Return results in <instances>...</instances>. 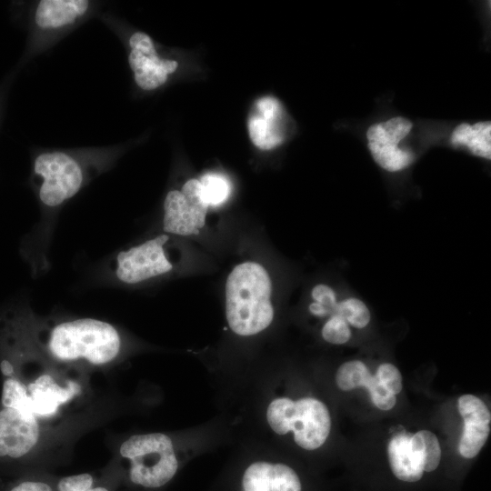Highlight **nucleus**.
<instances>
[{
    "label": "nucleus",
    "mask_w": 491,
    "mask_h": 491,
    "mask_svg": "<svg viewBox=\"0 0 491 491\" xmlns=\"http://www.w3.org/2000/svg\"><path fill=\"white\" fill-rule=\"evenodd\" d=\"M310 296L312 302L308 306V311L319 318H327L339 300L335 288L324 283L316 285L311 289Z\"/></svg>",
    "instance_id": "obj_23"
},
{
    "label": "nucleus",
    "mask_w": 491,
    "mask_h": 491,
    "mask_svg": "<svg viewBox=\"0 0 491 491\" xmlns=\"http://www.w3.org/2000/svg\"><path fill=\"white\" fill-rule=\"evenodd\" d=\"M0 341L26 371L25 377L14 374L5 376L1 396L3 407L30 414L51 426H64L65 415L86 396L88 374L45 361L25 343L3 313Z\"/></svg>",
    "instance_id": "obj_3"
},
{
    "label": "nucleus",
    "mask_w": 491,
    "mask_h": 491,
    "mask_svg": "<svg viewBox=\"0 0 491 491\" xmlns=\"http://www.w3.org/2000/svg\"><path fill=\"white\" fill-rule=\"evenodd\" d=\"M323 339L332 345H344L352 337L351 326L336 314L330 315L321 329Z\"/></svg>",
    "instance_id": "obj_24"
},
{
    "label": "nucleus",
    "mask_w": 491,
    "mask_h": 491,
    "mask_svg": "<svg viewBox=\"0 0 491 491\" xmlns=\"http://www.w3.org/2000/svg\"><path fill=\"white\" fill-rule=\"evenodd\" d=\"M198 179H189L181 190H170L164 201L163 230L168 235H197L208 208Z\"/></svg>",
    "instance_id": "obj_11"
},
{
    "label": "nucleus",
    "mask_w": 491,
    "mask_h": 491,
    "mask_svg": "<svg viewBox=\"0 0 491 491\" xmlns=\"http://www.w3.org/2000/svg\"><path fill=\"white\" fill-rule=\"evenodd\" d=\"M97 18L125 43L134 82L140 90L155 91L176 72L178 62L162 55L149 35L138 30L126 31L112 13L101 12Z\"/></svg>",
    "instance_id": "obj_8"
},
{
    "label": "nucleus",
    "mask_w": 491,
    "mask_h": 491,
    "mask_svg": "<svg viewBox=\"0 0 491 491\" xmlns=\"http://www.w3.org/2000/svg\"><path fill=\"white\" fill-rule=\"evenodd\" d=\"M168 241L169 235L164 233L119 251L107 263V278L132 286L170 273L174 265L165 249Z\"/></svg>",
    "instance_id": "obj_10"
},
{
    "label": "nucleus",
    "mask_w": 491,
    "mask_h": 491,
    "mask_svg": "<svg viewBox=\"0 0 491 491\" xmlns=\"http://www.w3.org/2000/svg\"><path fill=\"white\" fill-rule=\"evenodd\" d=\"M451 144L455 147L466 146L473 155L490 160L491 122L458 125L452 132Z\"/></svg>",
    "instance_id": "obj_19"
},
{
    "label": "nucleus",
    "mask_w": 491,
    "mask_h": 491,
    "mask_svg": "<svg viewBox=\"0 0 491 491\" xmlns=\"http://www.w3.org/2000/svg\"><path fill=\"white\" fill-rule=\"evenodd\" d=\"M457 407L464 420L458 451L463 457L473 458L478 455L488 438L491 414L482 399L469 394L458 398Z\"/></svg>",
    "instance_id": "obj_13"
},
{
    "label": "nucleus",
    "mask_w": 491,
    "mask_h": 491,
    "mask_svg": "<svg viewBox=\"0 0 491 491\" xmlns=\"http://www.w3.org/2000/svg\"><path fill=\"white\" fill-rule=\"evenodd\" d=\"M123 480L125 469L114 459L98 473L55 476V486L57 491H116Z\"/></svg>",
    "instance_id": "obj_17"
},
{
    "label": "nucleus",
    "mask_w": 491,
    "mask_h": 491,
    "mask_svg": "<svg viewBox=\"0 0 491 491\" xmlns=\"http://www.w3.org/2000/svg\"><path fill=\"white\" fill-rule=\"evenodd\" d=\"M266 420L277 435L294 434L295 443L303 449L322 446L331 431V416L326 406L314 397L292 400L273 399L266 409Z\"/></svg>",
    "instance_id": "obj_7"
},
{
    "label": "nucleus",
    "mask_w": 491,
    "mask_h": 491,
    "mask_svg": "<svg viewBox=\"0 0 491 491\" xmlns=\"http://www.w3.org/2000/svg\"><path fill=\"white\" fill-rule=\"evenodd\" d=\"M271 291V279L260 264L248 261L234 267L225 283V315L234 333L249 336L270 326Z\"/></svg>",
    "instance_id": "obj_5"
},
{
    "label": "nucleus",
    "mask_w": 491,
    "mask_h": 491,
    "mask_svg": "<svg viewBox=\"0 0 491 491\" xmlns=\"http://www.w3.org/2000/svg\"><path fill=\"white\" fill-rule=\"evenodd\" d=\"M118 454L128 462L125 480L147 489L165 486L180 466L174 440L164 433L133 435L120 445Z\"/></svg>",
    "instance_id": "obj_6"
},
{
    "label": "nucleus",
    "mask_w": 491,
    "mask_h": 491,
    "mask_svg": "<svg viewBox=\"0 0 491 491\" xmlns=\"http://www.w3.org/2000/svg\"><path fill=\"white\" fill-rule=\"evenodd\" d=\"M242 491H302L296 472L286 464L259 460L251 463L241 479Z\"/></svg>",
    "instance_id": "obj_15"
},
{
    "label": "nucleus",
    "mask_w": 491,
    "mask_h": 491,
    "mask_svg": "<svg viewBox=\"0 0 491 491\" xmlns=\"http://www.w3.org/2000/svg\"><path fill=\"white\" fill-rule=\"evenodd\" d=\"M376 376L379 382L392 394L396 395L402 390V376L398 368L390 363L381 364Z\"/></svg>",
    "instance_id": "obj_26"
},
{
    "label": "nucleus",
    "mask_w": 491,
    "mask_h": 491,
    "mask_svg": "<svg viewBox=\"0 0 491 491\" xmlns=\"http://www.w3.org/2000/svg\"><path fill=\"white\" fill-rule=\"evenodd\" d=\"M412 127V122L402 116L369 126L366 131L367 146L373 159L381 168L388 172H398L411 165L415 160L414 154L398 145Z\"/></svg>",
    "instance_id": "obj_12"
},
{
    "label": "nucleus",
    "mask_w": 491,
    "mask_h": 491,
    "mask_svg": "<svg viewBox=\"0 0 491 491\" xmlns=\"http://www.w3.org/2000/svg\"><path fill=\"white\" fill-rule=\"evenodd\" d=\"M25 11L16 4L15 16L25 15L26 42L15 65L21 70L36 56L101 12L102 4L90 0H38L28 2Z\"/></svg>",
    "instance_id": "obj_4"
},
{
    "label": "nucleus",
    "mask_w": 491,
    "mask_h": 491,
    "mask_svg": "<svg viewBox=\"0 0 491 491\" xmlns=\"http://www.w3.org/2000/svg\"><path fill=\"white\" fill-rule=\"evenodd\" d=\"M410 447L424 472H432L437 468L441 460V447L434 433L420 430L412 435Z\"/></svg>",
    "instance_id": "obj_20"
},
{
    "label": "nucleus",
    "mask_w": 491,
    "mask_h": 491,
    "mask_svg": "<svg viewBox=\"0 0 491 491\" xmlns=\"http://www.w3.org/2000/svg\"><path fill=\"white\" fill-rule=\"evenodd\" d=\"M63 427L48 426L11 407L0 410V457L19 459L45 453L61 436Z\"/></svg>",
    "instance_id": "obj_9"
},
{
    "label": "nucleus",
    "mask_w": 491,
    "mask_h": 491,
    "mask_svg": "<svg viewBox=\"0 0 491 491\" xmlns=\"http://www.w3.org/2000/svg\"><path fill=\"white\" fill-rule=\"evenodd\" d=\"M336 383L343 391L366 387L373 404L384 411L392 409L396 403V395L389 392L376 375L372 376L366 364L360 360L342 364L336 371Z\"/></svg>",
    "instance_id": "obj_16"
},
{
    "label": "nucleus",
    "mask_w": 491,
    "mask_h": 491,
    "mask_svg": "<svg viewBox=\"0 0 491 491\" xmlns=\"http://www.w3.org/2000/svg\"><path fill=\"white\" fill-rule=\"evenodd\" d=\"M121 145L79 148H38L31 155L29 184L40 209V221L21 243L20 253L34 273L47 266V246L65 205L95 178L111 170Z\"/></svg>",
    "instance_id": "obj_1"
},
{
    "label": "nucleus",
    "mask_w": 491,
    "mask_h": 491,
    "mask_svg": "<svg viewBox=\"0 0 491 491\" xmlns=\"http://www.w3.org/2000/svg\"><path fill=\"white\" fill-rule=\"evenodd\" d=\"M285 111L280 102L272 96L256 101L248 117V133L253 144L264 150L280 145L285 138Z\"/></svg>",
    "instance_id": "obj_14"
},
{
    "label": "nucleus",
    "mask_w": 491,
    "mask_h": 491,
    "mask_svg": "<svg viewBox=\"0 0 491 491\" xmlns=\"http://www.w3.org/2000/svg\"><path fill=\"white\" fill-rule=\"evenodd\" d=\"M7 491H57L55 476L39 471L18 480Z\"/></svg>",
    "instance_id": "obj_25"
},
{
    "label": "nucleus",
    "mask_w": 491,
    "mask_h": 491,
    "mask_svg": "<svg viewBox=\"0 0 491 491\" xmlns=\"http://www.w3.org/2000/svg\"><path fill=\"white\" fill-rule=\"evenodd\" d=\"M411 434L400 433L393 436L387 446L390 468L396 478L404 482H416L424 470L410 447Z\"/></svg>",
    "instance_id": "obj_18"
},
{
    "label": "nucleus",
    "mask_w": 491,
    "mask_h": 491,
    "mask_svg": "<svg viewBox=\"0 0 491 491\" xmlns=\"http://www.w3.org/2000/svg\"><path fill=\"white\" fill-rule=\"evenodd\" d=\"M199 182L201 184L204 198L208 205H220L226 201L230 195V182L221 174H205Z\"/></svg>",
    "instance_id": "obj_22"
},
{
    "label": "nucleus",
    "mask_w": 491,
    "mask_h": 491,
    "mask_svg": "<svg viewBox=\"0 0 491 491\" xmlns=\"http://www.w3.org/2000/svg\"><path fill=\"white\" fill-rule=\"evenodd\" d=\"M19 71L20 70L15 66L0 80V130L4 122L11 88L17 77Z\"/></svg>",
    "instance_id": "obj_27"
},
{
    "label": "nucleus",
    "mask_w": 491,
    "mask_h": 491,
    "mask_svg": "<svg viewBox=\"0 0 491 491\" xmlns=\"http://www.w3.org/2000/svg\"><path fill=\"white\" fill-rule=\"evenodd\" d=\"M332 314L339 316L350 326L356 329L365 328L371 321V312L368 306L363 300L355 296L339 299Z\"/></svg>",
    "instance_id": "obj_21"
},
{
    "label": "nucleus",
    "mask_w": 491,
    "mask_h": 491,
    "mask_svg": "<svg viewBox=\"0 0 491 491\" xmlns=\"http://www.w3.org/2000/svg\"><path fill=\"white\" fill-rule=\"evenodd\" d=\"M3 312L25 343L54 366L88 374L114 366L124 355L122 333L106 321L39 316L25 304Z\"/></svg>",
    "instance_id": "obj_2"
}]
</instances>
